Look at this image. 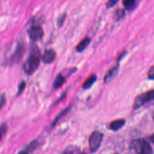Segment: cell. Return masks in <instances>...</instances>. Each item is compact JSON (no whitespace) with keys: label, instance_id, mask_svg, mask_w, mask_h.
Returning <instances> with one entry per match:
<instances>
[{"label":"cell","instance_id":"6da1fadb","mask_svg":"<svg viewBox=\"0 0 154 154\" xmlns=\"http://www.w3.org/2000/svg\"><path fill=\"white\" fill-rule=\"evenodd\" d=\"M41 60V52L39 48L34 45L31 46L29 56L23 65V69L24 72L31 75L38 68Z\"/></svg>","mask_w":154,"mask_h":154},{"label":"cell","instance_id":"7a4b0ae2","mask_svg":"<svg viewBox=\"0 0 154 154\" xmlns=\"http://www.w3.org/2000/svg\"><path fill=\"white\" fill-rule=\"evenodd\" d=\"M131 148L136 154H151L152 149L149 143L144 139L134 140L131 143Z\"/></svg>","mask_w":154,"mask_h":154},{"label":"cell","instance_id":"3957f363","mask_svg":"<svg viewBox=\"0 0 154 154\" xmlns=\"http://www.w3.org/2000/svg\"><path fill=\"white\" fill-rule=\"evenodd\" d=\"M153 100H154V90H149L137 96L134 100V107L135 109L138 108L146 102Z\"/></svg>","mask_w":154,"mask_h":154},{"label":"cell","instance_id":"277c9868","mask_svg":"<svg viewBox=\"0 0 154 154\" xmlns=\"http://www.w3.org/2000/svg\"><path fill=\"white\" fill-rule=\"evenodd\" d=\"M103 134L99 131H94L90 136L88 144L90 150L91 152H96L101 144L103 139Z\"/></svg>","mask_w":154,"mask_h":154},{"label":"cell","instance_id":"5b68a950","mask_svg":"<svg viewBox=\"0 0 154 154\" xmlns=\"http://www.w3.org/2000/svg\"><path fill=\"white\" fill-rule=\"evenodd\" d=\"M28 35L30 39L34 42L41 40L44 35L43 28L39 25H34L28 29Z\"/></svg>","mask_w":154,"mask_h":154},{"label":"cell","instance_id":"8992f818","mask_svg":"<svg viewBox=\"0 0 154 154\" xmlns=\"http://www.w3.org/2000/svg\"><path fill=\"white\" fill-rule=\"evenodd\" d=\"M25 52V47L22 43L19 42L16 47V49L11 55L9 62L10 64H14L19 62L22 58L23 57V55Z\"/></svg>","mask_w":154,"mask_h":154},{"label":"cell","instance_id":"52a82bcc","mask_svg":"<svg viewBox=\"0 0 154 154\" xmlns=\"http://www.w3.org/2000/svg\"><path fill=\"white\" fill-rule=\"evenodd\" d=\"M56 58V53L54 50L52 49H46L42 57V61L45 64L51 63Z\"/></svg>","mask_w":154,"mask_h":154},{"label":"cell","instance_id":"ba28073f","mask_svg":"<svg viewBox=\"0 0 154 154\" xmlns=\"http://www.w3.org/2000/svg\"><path fill=\"white\" fill-rule=\"evenodd\" d=\"M125 123L123 119H118L112 121L109 125V128L112 131H117L122 128Z\"/></svg>","mask_w":154,"mask_h":154},{"label":"cell","instance_id":"9c48e42d","mask_svg":"<svg viewBox=\"0 0 154 154\" xmlns=\"http://www.w3.org/2000/svg\"><path fill=\"white\" fill-rule=\"evenodd\" d=\"M66 82V78L61 75L58 74L57 77L55 78L54 82V87L55 89L59 88L61 87Z\"/></svg>","mask_w":154,"mask_h":154},{"label":"cell","instance_id":"30bf717a","mask_svg":"<svg viewBox=\"0 0 154 154\" xmlns=\"http://www.w3.org/2000/svg\"><path fill=\"white\" fill-rule=\"evenodd\" d=\"M96 79H97V77L95 75H92L90 76H89L84 82L82 85L83 88L88 89L90 88L93 85V84L95 82V81H96Z\"/></svg>","mask_w":154,"mask_h":154},{"label":"cell","instance_id":"8fae6325","mask_svg":"<svg viewBox=\"0 0 154 154\" xmlns=\"http://www.w3.org/2000/svg\"><path fill=\"white\" fill-rule=\"evenodd\" d=\"M117 72H118V66H117L114 67L112 69L109 70L104 77L105 82H107L109 80H111L117 74Z\"/></svg>","mask_w":154,"mask_h":154},{"label":"cell","instance_id":"7c38bea8","mask_svg":"<svg viewBox=\"0 0 154 154\" xmlns=\"http://www.w3.org/2000/svg\"><path fill=\"white\" fill-rule=\"evenodd\" d=\"M90 39L89 38H85L82 40L76 46V51L78 52H82L84 49H85L88 45L90 43Z\"/></svg>","mask_w":154,"mask_h":154},{"label":"cell","instance_id":"4fadbf2b","mask_svg":"<svg viewBox=\"0 0 154 154\" xmlns=\"http://www.w3.org/2000/svg\"><path fill=\"white\" fill-rule=\"evenodd\" d=\"M26 82L25 81H22L19 85V87H18V90H17V96L20 95L25 90V87H26Z\"/></svg>","mask_w":154,"mask_h":154},{"label":"cell","instance_id":"5bb4252c","mask_svg":"<svg viewBox=\"0 0 154 154\" xmlns=\"http://www.w3.org/2000/svg\"><path fill=\"white\" fill-rule=\"evenodd\" d=\"M135 1L136 0H123V4L126 8H129L134 5Z\"/></svg>","mask_w":154,"mask_h":154},{"label":"cell","instance_id":"9a60e30c","mask_svg":"<svg viewBox=\"0 0 154 154\" xmlns=\"http://www.w3.org/2000/svg\"><path fill=\"white\" fill-rule=\"evenodd\" d=\"M124 14V11L122 9H119L116 10L114 15V17L116 20H119L120 18H122Z\"/></svg>","mask_w":154,"mask_h":154},{"label":"cell","instance_id":"2e32d148","mask_svg":"<svg viewBox=\"0 0 154 154\" xmlns=\"http://www.w3.org/2000/svg\"><path fill=\"white\" fill-rule=\"evenodd\" d=\"M7 131V126L5 124L2 125L0 126V141L2 139L3 135L5 134Z\"/></svg>","mask_w":154,"mask_h":154},{"label":"cell","instance_id":"e0dca14e","mask_svg":"<svg viewBox=\"0 0 154 154\" xmlns=\"http://www.w3.org/2000/svg\"><path fill=\"white\" fill-rule=\"evenodd\" d=\"M66 13H64V14H63L61 16H60L59 17V18H58V19L57 20V24H58V25L59 26H61L63 24V23H64V20L66 19Z\"/></svg>","mask_w":154,"mask_h":154},{"label":"cell","instance_id":"ac0fdd59","mask_svg":"<svg viewBox=\"0 0 154 154\" xmlns=\"http://www.w3.org/2000/svg\"><path fill=\"white\" fill-rule=\"evenodd\" d=\"M148 78L150 79H154V66H152L147 73Z\"/></svg>","mask_w":154,"mask_h":154},{"label":"cell","instance_id":"d6986e66","mask_svg":"<svg viewBox=\"0 0 154 154\" xmlns=\"http://www.w3.org/2000/svg\"><path fill=\"white\" fill-rule=\"evenodd\" d=\"M37 146V143L36 141H32L31 143H30L28 146V148L27 149L29 150V151H32L33 150H34Z\"/></svg>","mask_w":154,"mask_h":154},{"label":"cell","instance_id":"ffe728a7","mask_svg":"<svg viewBox=\"0 0 154 154\" xmlns=\"http://www.w3.org/2000/svg\"><path fill=\"white\" fill-rule=\"evenodd\" d=\"M118 0H108L106 2V7L107 8H111L115 5L116 3L117 2Z\"/></svg>","mask_w":154,"mask_h":154},{"label":"cell","instance_id":"44dd1931","mask_svg":"<svg viewBox=\"0 0 154 154\" xmlns=\"http://www.w3.org/2000/svg\"><path fill=\"white\" fill-rule=\"evenodd\" d=\"M69 108H67L66 109L63 110V111L61 112V114H60V115H58V116H57V117L56 118V119H55V121H54V123H55L58 121V120L60 117H62V116H63V115H64L66 113H67V112L69 111Z\"/></svg>","mask_w":154,"mask_h":154},{"label":"cell","instance_id":"7402d4cb","mask_svg":"<svg viewBox=\"0 0 154 154\" xmlns=\"http://www.w3.org/2000/svg\"><path fill=\"white\" fill-rule=\"evenodd\" d=\"M5 101V94H3L0 99V109L2 108V107L3 106V105H4Z\"/></svg>","mask_w":154,"mask_h":154},{"label":"cell","instance_id":"603a6c76","mask_svg":"<svg viewBox=\"0 0 154 154\" xmlns=\"http://www.w3.org/2000/svg\"><path fill=\"white\" fill-rule=\"evenodd\" d=\"M149 139H150V140L151 141V142H152L153 144H154V134L151 135L150 137H149Z\"/></svg>","mask_w":154,"mask_h":154},{"label":"cell","instance_id":"cb8c5ba5","mask_svg":"<svg viewBox=\"0 0 154 154\" xmlns=\"http://www.w3.org/2000/svg\"><path fill=\"white\" fill-rule=\"evenodd\" d=\"M17 154H29V153H28V152L26 150H22V151L19 152Z\"/></svg>","mask_w":154,"mask_h":154},{"label":"cell","instance_id":"d4e9b609","mask_svg":"<svg viewBox=\"0 0 154 154\" xmlns=\"http://www.w3.org/2000/svg\"><path fill=\"white\" fill-rule=\"evenodd\" d=\"M63 154H72V153L71 152H66Z\"/></svg>","mask_w":154,"mask_h":154},{"label":"cell","instance_id":"484cf974","mask_svg":"<svg viewBox=\"0 0 154 154\" xmlns=\"http://www.w3.org/2000/svg\"><path fill=\"white\" fill-rule=\"evenodd\" d=\"M80 154H86V153H80Z\"/></svg>","mask_w":154,"mask_h":154},{"label":"cell","instance_id":"4316f807","mask_svg":"<svg viewBox=\"0 0 154 154\" xmlns=\"http://www.w3.org/2000/svg\"><path fill=\"white\" fill-rule=\"evenodd\" d=\"M153 120H154V116H153Z\"/></svg>","mask_w":154,"mask_h":154}]
</instances>
